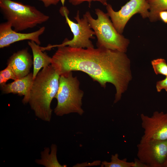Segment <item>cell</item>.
Masks as SVG:
<instances>
[{"mask_svg": "<svg viewBox=\"0 0 167 167\" xmlns=\"http://www.w3.org/2000/svg\"><path fill=\"white\" fill-rule=\"evenodd\" d=\"M125 53L104 48L58 47L51 65L60 75L81 71L105 88L107 83L115 86L114 103L119 101L132 79L130 61Z\"/></svg>", "mask_w": 167, "mask_h": 167, "instance_id": "1", "label": "cell"}, {"mask_svg": "<svg viewBox=\"0 0 167 167\" xmlns=\"http://www.w3.org/2000/svg\"><path fill=\"white\" fill-rule=\"evenodd\" d=\"M60 76L50 64L43 68L33 80L28 103L35 116L44 121L51 120V104L58 89Z\"/></svg>", "mask_w": 167, "mask_h": 167, "instance_id": "2", "label": "cell"}, {"mask_svg": "<svg viewBox=\"0 0 167 167\" xmlns=\"http://www.w3.org/2000/svg\"><path fill=\"white\" fill-rule=\"evenodd\" d=\"M0 10L4 19L18 32L34 28L49 18L33 6L12 0H0Z\"/></svg>", "mask_w": 167, "mask_h": 167, "instance_id": "3", "label": "cell"}, {"mask_svg": "<svg viewBox=\"0 0 167 167\" xmlns=\"http://www.w3.org/2000/svg\"><path fill=\"white\" fill-rule=\"evenodd\" d=\"M95 12L96 19L92 18L89 11L85 15L97 37V47L126 52L129 40L117 32L107 13L99 8L95 9Z\"/></svg>", "mask_w": 167, "mask_h": 167, "instance_id": "4", "label": "cell"}, {"mask_svg": "<svg viewBox=\"0 0 167 167\" xmlns=\"http://www.w3.org/2000/svg\"><path fill=\"white\" fill-rule=\"evenodd\" d=\"M80 83L72 72L60 75L59 86L55 97L57 101L54 109L55 114L58 116L71 113L80 115L84 113L82 108L84 92L79 88Z\"/></svg>", "mask_w": 167, "mask_h": 167, "instance_id": "5", "label": "cell"}, {"mask_svg": "<svg viewBox=\"0 0 167 167\" xmlns=\"http://www.w3.org/2000/svg\"><path fill=\"white\" fill-rule=\"evenodd\" d=\"M59 12L63 16L65 17L66 22L68 24L73 34V38L71 40L66 38L60 44L50 45L46 47H43V50H48L54 47L65 46L75 48L94 47L90 39H95V37L93 36L95 35V33L92 29L85 14L83 18L80 19L79 11H78L76 15L74 17L77 22V23H76L69 18V11L66 7L62 5L60 9Z\"/></svg>", "mask_w": 167, "mask_h": 167, "instance_id": "6", "label": "cell"}, {"mask_svg": "<svg viewBox=\"0 0 167 167\" xmlns=\"http://www.w3.org/2000/svg\"><path fill=\"white\" fill-rule=\"evenodd\" d=\"M150 6L147 0H130L118 11H114L109 4L106 6L107 14L117 32L122 34L127 22L135 14H139L142 17H149Z\"/></svg>", "mask_w": 167, "mask_h": 167, "instance_id": "7", "label": "cell"}, {"mask_svg": "<svg viewBox=\"0 0 167 167\" xmlns=\"http://www.w3.org/2000/svg\"><path fill=\"white\" fill-rule=\"evenodd\" d=\"M137 148L138 158L148 167H165L167 161V139L140 140Z\"/></svg>", "mask_w": 167, "mask_h": 167, "instance_id": "8", "label": "cell"}, {"mask_svg": "<svg viewBox=\"0 0 167 167\" xmlns=\"http://www.w3.org/2000/svg\"><path fill=\"white\" fill-rule=\"evenodd\" d=\"M144 134L140 140L167 139V113L154 112L151 117L140 115Z\"/></svg>", "mask_w": 167, "mask_h": 167, "instance_id": "9", "label": "cell"}, {"mask_svg": "<svg viewBox=\"0 0 167 167\" xmlns=\"http://www.w3.org/2000/svg\"><path fill=\"white\" fill-rule=\"evenodd\" d=\"M12 28L11 24L7 21L0 24V48L8 47L15 42L26 40L34 41L40 45L41 44L40 37L45 29L43 26L34 32L22 33L16 32Z\"/></svg>", "mask_w": 167, "mask_h": 167, "instance_id": "10", "label": "cell"}, {"mask_svg": "<svg viewBox=\"0 0 167 167\" xmlns=\"http://www.w3.org/2000/svg\"><path fill=\"white\" fill-rule=\"evenodd\" d=\"M32 64V57L27 49L13 54L7 63V66L12 69L17 79L28 75Z\"/></svg>", "mask_w": 167, "mask_h": 167, "instance_id": "11", "label": "cell"}, {"mask_svg": "<svg viewBox=\"0 0 167 167\" xmlns=\"http://www.w3.org/2000/svg\"><path fill=\"white\" fill-rule=\"evenodd\" d=\"M33 80L32 73H30L23 77L1 86V91L4 94L11 93L24 96L22 102L24 104H27Z\"/></svg>", "mask_w": 167, "mask_h": 167, "instance_id": "12", "label": "cell"}, {"mask_svg": "<svg viewBox=\"0 0 167 167\" xmlns=\"http://www.w3.org/2000/svg\"><path fill=\"white\" fill-rule=\"evenodd\" d=\"M28 44L31 48L33 57V78L35 79L42 68L50 65L52 58L44 53L41 47L33 41H28Z\"/></svg>", "mask_w": 167, "mask_h": 167, "instance_id": "13", "label": "cell"}, {"mask_svg": "<svg viewBox=\"0 0 167 167\" xmlns=\"http://www.w3.org/2000/svg\"><path fill=\"white\" fill-rule=\"evenodd\" d=\"M57 146L53 144L51 146V151L49 148H45L41 152L40 159H36L35 162L39 165L46 167H66V165H61L58 161L57 156Z\"/></svg>", "mask_w": 167, "mask_h": 167, "instance_id": "14", "label": "cell"}, {"mask_svg": "<svg viewBox=\"0 0 167 167\" xmlns=\"http://www.w3.org/2000/svg\"><path fill=\"white\" fill-rule=\"evenodd\" d=\"M150 6L148 18L151 22L160 20V12L167 10V0H147Z\"/></svg>", "mask_w": 167, "mask_h": 167, "instance_id": "15", "label": "cell"}, {"mask_svg": "<svg viewBox=\"0 0 167 167\" xmlns=\"http://www.w3.org/2000/svg\"><path fill=\"white\" fill-rule=\"evenodd\" d=\"M134 162H128L127 159L120 160L118 158V155L116 153L111 155V161H104L102 162L101 167H134Z\"/></svg>", "mask_w": 167, "mask_h": 167, "instance_id": "16", "label": "cell"}, {"mask_svg": "<svg viewBox=\"0 0 167 167\" xmlns=\"http://www.w3.org/2000/svg\"><path fill=\"white\" fill-rule=\"evenodd\" d=\"M151 62L156 75L167 76V63L165 59L162 58H157L152 60Z\"/></svg>", "mask_w": 167, "mask_h": 167, "instance_id": "17", "label": "cell"}, {"mask_svg": "<svg viewBox=\"0 0 167 167\" xmlns=\"http://www.w3.org/2000/svg\"><path fill=\"white\" fill-rule=\"evenodd\" d=\"M15 80L17 79L15 75L11 68L7 66L0 72V84L2 86L6 84L9 79Z\"/></svg>", "mask_w": 167, "mask_h": 167, "instance_id": "18", "label": "cell"}, {"mask_svg": "<svg viewBox=\"0 0 167 167\" xmlns=\"http://www.w3.org/2000/svg\"><path fill=\"white\" fill-rule=\"evenodd\" d=\"M65 0H61L62 4H64ZM108 0H68L69 2L74 6L79 5L84 2H87L89 3V6L91 5V3L92 1H98L102 5L107 6L108 4L107 1Z\"/></svg>", "mask_w": 167, "mask_h": 167, "instance_id": "19", "label": "cell"}, {"mask_svg": "<svg viewBox=\"0 0 167 167\" xmlns=\"http://www.w3.org/2000/svg\"><path fill=\"white\" fill-rule=\"evenodd\" d=\"M156 88L158 92H161L162 89H164L167 92V76L164 79L158 81L156 82Z\"/></svg>", "mask_w": 167, "mask_h": 167, "instance_id": "20", "label": "cell"}, {"mask_svg": "<svg viewBox=\"0 0 167 167\" xmlns=\"http://www.w3.org/2000/svg\"><path fill=\"white\" fill-rule=\"evenodd\" d=\"M41 2L45 7H48L51 5H56L61 0H38Z\"/></svg>", "mask_w": 167, "mask_h": 167, "instance_id": "21", "label": "cell"}, {"mask_svg": "<svg viewBox=\"0 0 167 167\" xmlns=\"http://www.w3.org/2000/svg\"><path fill=\"white\" fill-rule=\"evenodd\" d=\"M159 16L160 20H162L165 23H167V11L166 10L160 12Z\"/></svg>", "mask_w": 167, "mask_h": 167, "instance_id": "22", "label": "cell"}, {"mask_svg": "<svg viewBox=\"0 0 167 167\" xmlns=\"http://www.w3.org/2000/svg\"><path fill=\"white\" fill-rule=\"evenodd\" d=\"M134 167H148L147 166L140 161L138 158H135L134 161Z\"/></svg>", "mask_w": 167, "mask_h": 167, "instance_id": "23", "label": "cell"}, {"mask_svg": "<svg viewBox=\"0 0 167 167\" xmlns=\"http://www.w3.org/2000/svg\"><path fill=\"white\" fill-rule=\"evenodd\" d=\"M165 167H167V161L166 162L165 164Z\"/></svg>", "mask_w": 167, "mask_h": 167, "instance_id": "24", "label": "cell"}]
</instances>
